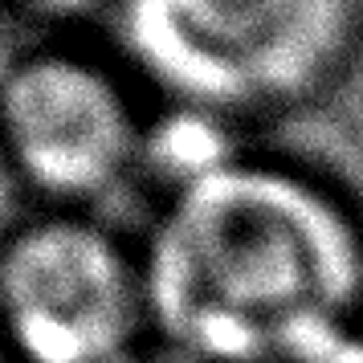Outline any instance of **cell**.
Wrapping results in <instances>:
<instances>
[{
    "mask_svg": "<svg viewBox=\"0 0 363 363\" xmlns=\"http://www.w3.org/2000/svg\"><path fill=\"white\" fill-rule=\"evenodd\" d=\"M139 253L151 335L196 363H327L363 318V204L290 155L160 196Z\"/></svg>",
    "mask_w": 363,
    "mask_h": 363,
    "instance_id": "cell-1",
    "label": "cell"
},
{
    "mask_svg": "<svg viewBox=\"0 0 363 363\" xmlns=\"http://www.w3.org/2000/svg\"><path fill=\"white\" fill-rule=\"evenodd\" d=\"M127 66L164 106L257 131L314 111L363 62V0H115Z\"/></svg>",
    "mask_w": 363,
    "mask_h": 363,
    "instance_id": "cell-2",
    "label": "cell"
},
{
    "mask_svg": "<svg viewBox=\"0 0 363 363\" xmlns=\"http://www.w3.org/2000/svg\"><path fill=\"white\" fill-rule=\"evenodd\" d=\"M151 335L147 274L94 213L45 208L0 241V351L9 363H118Z\"/></svg>",
    "mask_w": 363,
    "mask_h": 363,
    "instance_id": "cell-3",
    "label": "cell"
},
{
    "mask_svg": "<svg viewBox=\"0 0 363 363\" xmlns=\"http://www.w3.org/2000/svg\"><path fill=\"white\" fill-rule=\"evenodd\" d=\"M143 139L135 94L99 57L33 50L0 74V147L45 208L90 213L139 176Z\"/></svg>",
    "mask_w": 363,
    "mask_h": 363,
    "instance_id": "cell-4",
    "label": "cell"
},
{
    "mask_svg": "<svg viewBox=\"0 0 363 363\" xmlns=\"http://www.w3.org/2000/svg\"><path fill=\"white\" fill-rule=\"evenodd\" d=\"M21 184L17 176H13V167H9V155H4V147H0V241L13 233V225L21 220Z\"/></svg>",
    "mask_w": 363,
    "mask_h": 363,
    "instance_id": "cell-5",
    "label": "cell"
},
{
    "mask_svg": "<svg viewBox=\"0 0 363 363\" xmlns=\"http://www.w3.org/2000/svg\"><path fill=\"white\" fill-rule=\"evenodd\" d=\"M118 363H196V359H188L184 351H176L172 343H164L160 335H147L127 359H118Z\"/></svg>",
    "mask_w": 363,
    "mask_h": 363,
    "instance_id": "cell-6",
    "label": "cell"
},
{
    "mask_svg": "<svg viewBox=\"0 0 363 363\" xmlns=\"http://www.w3.org/2000/svg\"><path fill=\"white\" fill-rule=\"evenodd\" d=\"M327 363H363V318L351 327V335H347L343 343L330 351Z\"/></svg>",
    "mask_w": 363,
    "mask_h": 363,
    "instance_id": "cell-7",
    "label": "cell"
},
{
    "mask_svg": "<svg viewBox=\"0 0 363 363\" xmlns=\"http://www.w3.org/2000/svg\"><path fill=\"white\" fill-rule=\"evenodd\" d=\"M41 9H50V13H82L90 4H99V0H33Z\"/></svg>",
    "mask_w": 363,
    "mask_h": 363,
    "instance_id": "cell-8",
    "label": "cell"
}]
</instances>
